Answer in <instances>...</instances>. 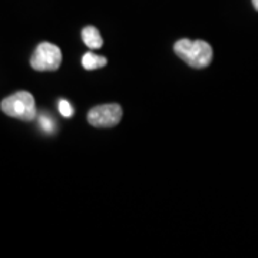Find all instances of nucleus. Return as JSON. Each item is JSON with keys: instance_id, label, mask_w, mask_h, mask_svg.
Returning a JSON list of instances; mask_svg holds the SVG:
<instances>
[{"instance_id": "4", "label": "nucleus", "mask_w": 258, "mask_h": 258, "mask_svg": "<svg viewBox=\"0 0 258 258\" xmlns=\"http://www.w3.org/2000/svg\"><path fill=\"white\" fill-rule=\"evenodd\" d=\"M122 119V108L118 103L95 106L88 113V120L95 128H113Z\"/></svg>"}, {"instance_id": "2", "label": "nucleus", "mask_w": 258, "mask_h": 258, "mask_svg": "<svg viewBox=\"0 0 258 258\" xmlns=\"http://www.w3.org/2000/svg\"><path fill=\"white\" fill-rule=\"evenodd\" d=\"M2 112L10 118H16L20 120H33L37 116L36 105L33 96L26 91L13 93L5 98L0 103Z\"/></svg>"}, {"instance_id": "5", "label": "nucleus", "mask_w": 258, "mask_h": 258, "mask_svg": "<svg viewBox=\"0 0 258 258\" xmlns=\"http://www.w3.org/2000/svg\"><path fill=\"white\" fill-rule=\"evenodd\" d=\"M82 40L83 43L89 49H101L103 45V40H102L101 33L99 30L93 26H86L82 30Z\"/></svg>"}, {"instance_id": "8", "label": "nucleus", "mask_w": 258, "mask_h": 258, "mask_svg": "<svg viewBox=\"0 0 258 258\" xmlns=\"http://www.w3.org/2000/svg\"><path fill=\"white\" fill-rule=\"evenodd\" d=\"M59 111L63 115L64 118H71L74 115V108L71 106V103L68 101L59 102Z\"/></svg>"}, {"instance_id": "3", "label": "nucleus", "mask_w": 258, "mask_h": 258, "mask_svg": "<svg viewBox=\"0 0 258 258\" xmlns=\"http://www.w3.org/2000/svg\"><path fill=\"white\" fill-rule=\"evenodd\" d=\"M62 63V52L60 49L53 45L43 42L36 47L33 55L30 57V64L35 71H56Z\"/></svg>"}, {"instance_id": "6", "label": "nucleus", "mask_w": 258, "mask_h": 258, "mask_svg": "<svg viewBox=\"0 0 258 258\" xmlns=\"http://www.w3.org/2000/svg\"><path fill=\"white\" fill-rule=\"evenodd\" d=\"M108 60L106 57L103 56L93 55V53H85L82 57V66L86 69V71H95V69H99V68H103L106 66Z\"/></svg>"}, {"instance_id": "9", "label": "nucleus", "mask_w": 258, "mask_h": 258, "mask_svg": "<svg viewBox=\"0 0 258 258\" xmlns=\"http://www.w3.org/2000/svg\"><path fill=\"white\" fill-rule=\"evenodd\" d=\"M252 5H254V8L258 10V0H252Z\"/></svg>"}, {"instance_id": "1", "label": "nucleus", "mask_w": 258, "mask_h": 258, "mask_svg": "<svg viewBox=\"0 0 258 258\" xmlns=\"http://www.w3.org/2000/svg\"><path fill=\"white\" fill-rule=\"evenodd\" d=\"M175 53L185 63L195 69H203L211 63L212 47L204 40H189L181 39L175 43Z\"/></svg>"}, {"instance_id": "7", "label": "nucleus", "mask_w": 258, "mask_h": 258, "mask_svg": "<svg viewBox=\"0 0 258 258\" xmlns=\"http://www.w3.org/2000/svg\"><path fill=\"white\" fill-rule=\"evenodd\" d=\"M39 125H40V128L43 129V131H46V132H52L53 131V120L50 119L49 116H46V115H40L39 116Z\"/></svg>"}]
</instances>
